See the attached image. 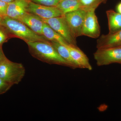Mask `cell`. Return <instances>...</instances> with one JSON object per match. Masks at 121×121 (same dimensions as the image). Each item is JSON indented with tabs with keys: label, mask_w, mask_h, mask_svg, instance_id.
<instances>
[{
	"label": "cell",
	"mask_w": 121,
	"mask_h": 121,
	"mask_svg": "<svg viewBox=\"0 0 121 121\" xmlns=\"http://www.w3.org/2000/svg\"><path fill=\"white\" fill-rule=\"evenodd\" d=\"M2 18L0 17V24H1V21H2Z\"/></svg>",
	"instance_id": "obj_25"
},
{
	"label": "cell",
	"mask_w": 121,
	"mask_h": 121,
	"mask_svg": "<svg viewBox=\"0 0 121 121\" xmlns=\"http://www.w3.org/2000/svg\"><path fill=\"white\" fill-rule=\"evenodd\" d=\"M18 20L36 34L43 35L42 30L44 22L37 15L27 12Z\"/></svg>",
	"instance_id": "obj_10"
},
{
	"label": "cell",
	"mask_w": 121,
	"mask_h": 121,
	"mask_svg": "<svg viewBox=\"0 0 121 121\" xmlns=\"http://www.w3.org/2000/svg\"><path fill=\"white\" fill-rule=\"evenodd\" d=\"M94 56L97 65L99 66L113 63L121 64V45L97 49Z\"/></svg>",
	"instance_id": "obj_4"
},
{
	"label": "cell",
	"mask_w": 121,
	"mask_h": 121,
	"mask_svg": "<svg viewBox=\"0 0 121 121\" xmlns=\"http://www.w3.org/2000/svg\"><path fill=\"white\" fill-rule=\"evenodd\" d=\"M8 3L0 0V17L2 19L7 16Z\"/></svg>",
	"instance_id": "obj_21"
},
{
	"label": "cell",
	"mask_w": 121,
	"mask_h": 121,
	"mask_svg": "<svg viewBox=\"0 0 121 121\" xmlns=\"http://www.w3.org/2000/svg\"><path fill=\"white\" fill-rule=\"evenodd\" d=\"M30 0H15L8 3L7 16L18 20L27 12Z\"/></svg>",
	"instance_id": "obj_9"
},
{
	"label": "cell",
	"mask_w": 121,
	"mask_h": 121,
	"mask_svg": "<svg viewBox=\"0 0 121 121\" xmlns=\"http://www.w3.org/2000/svg\"><path fill=\"white\" fill-rule=\"evenodd\" d=\"M30 1L41 5L50 7H56L62 0H30Z\"/></svg>",
	"instance_id": "obj_19"
},
{
	"label": "cell",
	"mask_w": 121,
	"mask_h": 121,
	"mask_svg": "<svg viewBox=\"0 0 121 121\" xmlns=\"http://www.w3.org/2000/svg\"><path fill=\"white\" fill-rule=\"evenodd\" d=\"M64 15L49 19H41L63 37L69 44L77 46L76 39L72 35Z\"/></svg>",
	"instance_id": "obj_5"
},
{
	"label": "cell",
	"mask_w": 121,
	"mask_h": 121,
	"mask_svg": "<svg viewBox=\"0 0 121 121\" xmlns=\"http://www.w3.org/2000/svg\"><path fill=\"white\" fill-rule=\"evenodd\" d=\"M86 12L82 9L64 14V17L75 38L82 35V29Z\"/></svg>",
	"instance_id": "obj_6"
},
{
	"label": "cell",
	"mask_w": 121,
	"mask_h": 121,
	"mask_svg": "<svg viewBox=\"0 0 121 121\" xmlns=\"http://www.w3.org/2000/svg\"><path fill=\"white\" fill-rule=\"evenodd\" d=\"M0 0L2 1H4V2H6V3L8 4V3H10V2H12L15 0Z\"/></svg>",
	"instance_id": "obj_24"
},
{
	"label": "cell",
	"mask_w": 121,
	"mask_h": 121,
	"mask_svg": "<svg viewBox=\"0 0 121 121\" xmlns=\"http://www.w3.org/2000/svg\"><path fill=\"white\" fill-rule=\"evenodd\" d=\"M69 50L73 60L76 63L79 68L92 70L88 57L77 46L68 45L66 46Z\"/></svg>",
	"instance_id": "obj_11"
},
{
	"label": "cell",
	"mask_w": 121,
	"mask_h": 121,
	"mask_svg": "<svg viewBox=\"0 0 121 121\" xmlns=\"http://www.w3.org/2000/svg\"><path fill=\"white\" fill-rule=\"evenodd\" d=\"M30 54L37 59L51 64L69 67L59 55L51 42L36 41L26 43Z\"/></svg>",
	"instance_id": "obj_1"
},
{
	"label": "cell",
	"mask_w": 121,
	"mask_h": 121,
	"mask_svg": "<svg viewBox=\"0 0 121 121\" xmlns=\"http://www.w3.org/2000/svg\"><path fill=\"white\" fill-rule=\"evenodd\" d=\"M13 85L0 78V95L8 91Z\"/></svg>",
	"instance_id": "obj_20"
},
{
	"label": "cell",
	"mask_w": 121,
	"mask_h": 121,
	"mask_svg": "<svg viewBox=\"0 0 121 121\" xmlns=\"http://www.w3.org/2000/svg\"><path fill=\"white\" fill-rule=\"evenodd\" d=\"M94 10L86 12L82 29V35L97 39L101 32L100 26Z\"/></svg>",
	"instance_id": "obj_7"
},
{
	"label": "cell",
	"mask_w": 121,
	"mask_h": 121,
	"mask_svg": "<svg viewBox=\"0 0 121 121\" xmlns=\"http://www.w3.org/2000/svg\"><path fill=\"white\" fill-rule=\"evenodd\" d=\"M25 72L22 64L12 62L7 58L0 65V78L13 86L21 82Z\"/></svg>",
	"instance_id": "obj_3"
},
{
	"label": "cell",
	"mask_w": 121,
	"mask_h": 121,
	"mask_svg": "<svg viewBox=\"0 0 121 121\" xmlns=\"http://www.w3.org/2000/svg\"><path fill=\"white\" fill-rule=\"evenodd\" d=\"M50 42L59 55L67 63L69 67L73 69L79 68L78 65L72 57L69 50L66 46L58 42Z\"/></svg>",
	"instance_id": "obj_14"
},
{
	"label": "cell",
	"mask_w": 121,
	"mask_h": 121,
	"mask_svg": "<svg viewBox=\"0 0 121 121\" xmlns=\"http://www.w3.org/2000/svg\"><path fill=\"white\" fill-rule=\"evenodd\" d=\"M7 58L5 56V55L3 50L2 47L0 46V65Z\"/></svg>",
	"instance_id": "obj_22"
},
{
	"label": "cell",
	"mask_w": 121,
	"mask_h": 121,
	"mask_svg": "<svg viewBox=\"0 0 121 121\" xmlns=\"http://www.w3.org/2000/svg\"><path fill=\"white\" fill-rule=\"evenodd\" d=\"M1 25L7 29L12 37H17L26 43L49 41L43 35L36 34L23 22L16 19L6 16L2 18Z\"/></svg>",
	"instance_id": "obj_2"
},
{
	"label": "cell",
	"mask_w": 121,
	"mask_h": 121,
	"mask_svg": "<svg viewBox=\"0 0 121 121\" xmlns=\"http://www.w3.org/2000/svg\"><path fill=\"white\" fill-rule=\"evenodd\" d=\"M27 12L37 15L43 19H49L64 15L56 7L41 5L31 1L29 2Z\"/></svg>",
	"instance_id": "obj_8"
},
{
	"label": "cell",
	"mask_w": 121,
	"mask_h": 121,
	"mask_svg": "<svg viewBox=\"0 0 121 121\" xmlns=\"http://www.w3.org/2000/svg\"><path fill=\"white\" fill-rule=\"evenodd\" d=\"M80 9L87 12L94 10L102 4H105L107 0H79Z\"/></svg>",
	"instance_id": "obj_17"
},
{
	"label": "cell",
	"mask_w": 121,
	"mask_h": 121,
	"mask_svg": "<svg viewBox=\"0 0 121 121\" xmlns=\"http://www.w3.org/2000/svg\"><path fill=\"white\" fill-rule=\"evenodd\" d=\"M109 33L113 34L121 30V14L113 10L106 11Z\"/></svg>",
	"instance_id": "obj_13"
},
{
	"label": "cell",
	"mask_w": 121,
	"mask_h": 121,
	"mask_svg": "<svg viewBox=\"0 0 121 121\" xmlns=\"http://www.w3.org/2000/svg\"><path fill=\"white\" fill-rule=\"evenodd\" d=\"M11 37L12 36L7 29L0 24V46L2 47L3 44L7 42Z\"/></svg>",
	"instance_id": "obj_18"
},
{
	"label": "cell",
	"mask_w": 121,
	"mask_h": 121,
	"mask_svg": "<svg viewBox=\"0 0 121 121\" xmlns=\"http://www.w3.org/2000/svg\"><path fill=\"white\" fill-rule=\"evenodd\" d=\"M42 34L48 41L58 42L65 46L70 45L60 35L44 22L42 30Z\"/></svg>",
	"instance_id": "obj_15"
},
{
	"label": "cell",
	"mask_w": 121,
	"mask_h": 121,
	"mask_svg": "<svg viewBox=\"0 0 121 121\" xmlns=\"http://www.w3.org/2000/svg\"><path fill=\"white\" fill-rule=\"evenodd\" d=\"M121 45V30L113 34L102 35L98 39L97 49L118 47Z\"/></svg>",
	"instance_id": "obj_12"
},
{
	"label": "cell",
	"mask_w": 121,
	"mask_h": 121,
	"mask_svg": "<svg viewBox=\"0 0 121 121\" xmlns=\"http://www.w3.org/2000/svg\"><path fill=\"white\" fill-rule=\"evenodd\" d=\"M116 9L117 12L121 14V2H119V4L117 5Z\"/></svg>",
	"instance_id": "obj_23"
},
{
	"label": "cell",
	"mask_w": 121,
	"mask_h": 121,
	"mask_svg": "<svg viewBox=\"0 0 121 121\" xmlns=\"http://www.w3.org/2000/svg\"><path fill=\"white\" fill-rule=\"evenodd\" d=\"M56 7L64 15L80 9L79 0H62Z\"/></svg>",
	"instance_id": "obj_16"
}]
</instances>
